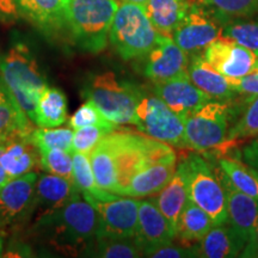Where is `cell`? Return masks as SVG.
Masks as SVG:
<instances>
[{"label":"cell","mask_w":258,"mask_h":258,"mask_svg":"<svg viewBox=\"0 0 258 258\" xmlns=\"http://www.w3.org/2000/svg\"><path fill=\"white\" fill-rule=\"evenodd\" d=\"M32 227L56 250L77 254L95 246L98 213L78 195L62 208L38 219Z\"/></svg>","instance_id":"1"},{"label":"cell","mask_w":258,"mask_h":258,"mask_svg":"<svg viewBox=\"0 0 258 258\" xmlns=\"http://www.w3.org/2000/svg\"><path fill=\"white\" fill-rule=\"evenodd\" d=\"M243 104L212 99L184 118L185 148L206 152L225 147L230 129L239 116Z\"/></svg>","instance_id":"2"},{"label":"cell","mask_w":258,"mask_h":258,"mask_svg":"<svg viewBox=\"0 0 258 258\" xmlns=\"http://www.w3.org/2000/svg\"><path fill=\"white\" fill-rule=\"evenodd\" d=\"M0 78L22 110L34 122L35 108L47 82L36 59L23 43H16L0 56Z\"/></svg>","instance_id":"3"},{"label":"cell","mask_w":258,"mask_h":258,"mask_svg":"<svg viewBox=\"0 0 258 258\" xmlns=\"http://www.w3.org/2000/svg\"><path fill=\"white\" fill-rule=\"evenodd\" d=\"M120 4V0H71L69 34L74 44L92 54L104 50Z\"/></svg>","instance_id":"4"},{"label":"cell","mask_w":258,"mask_h":258,"mask_svg":"<svg viewBox=\"0 0 258 258\" xmlns=\"http://www.w3.org/2000/svg\"><path fill=\"white\" fill-rule=\"evenodd\" d=\"M160 36L144 6L121 3L112 21L109 41L122 59H141L156 46Z\"/></svg>","instance_id":"5"},{"label":"cell","mask_w":258,"mask_h":258,"mask_svg":"<svg viewBox=\"0 0 258 258\" xmlns=\"http://www.w3.org/2000/svg\"><path fill=\"white\" fill-rule=\"evenodd\" d=\"M144 90L117 78L114 72L92 77L84 90L86 99L95 104L112 123L133 124L135 108Z\"/></svg>","instance_id":"6"},{"label":"cell","mask_w":258,"mask_h":258,"mask_svg":"<svg viewBox=\"0 0 258 258\" xmlns=\"http://www.w3.org/2000/svg\"><path fill=\"white\" fill-rule=\"evenodd\" d=\"M184 161L188 170L189 200L207 213L214 225L227 222L226 195L218 169L198 153L189 154Z\"/></svg>","instance_id":"7"},{"label":"cell","mask_w":258,"mask_h":258,"mask_svg":"<svg viewBox=\"0 0 258 258\" xmlns=\"http://www.w3.org/2000/svg\"><path fill=\"white\" fill-rule=\"evenodd\" d=\"M133 124L147 137L170 146L185 148L184 121L154 93H141L135 108Z\"/></svg>","instance_id":"8"},{"label":"cell","mask_w":258,"mask_h":258,"mask_svg":"<svg viewBox=\"0 0 258 258\" xmlns=\"http://www.w3.org/2000/svg\"><path fill=\"white\" fill-rule=\"evenodd\" d=\"M222 30L224 24L212 11L201 3H191L171 37L190 56L202 54L213 41L221 36Z\"/></svg>","instance_id":"9"},{"label":"cell","mask_w":258,"mask_h":258,"mask_svg":"<svg viewBox=\"0 0 258 258\" xmlns=\"http://www.w3.org/2000/svg\"><path fill=\"white\" fill-rule=\"evenodd\" d=\"M98 213L97 238H134L138 227L139 200L118 196L112 200L84 198Z\"/></svg>","instance_id":"10"},{"label":"cell","mask_w":258,"mask_h":258,"mask_svg":"<svg viewBox=\"0 0 258 258\" xmlns=\"http://www.w3.org/2000/svg\"><path fill=\"white\" fill-rule=\"evenodd\" d=\"M202 55L215 70L230 79L240 78L256 69L257 54L224 35L213 41Z\"/></svg>","instance_id":"11"},{"label":"cell","mask_w":258,"mask_h":258,"mask_svg":"<svg viewBox=\"0 0 258 258\" xmlns=\"http://www.w3.org/2000/svg\"><path fill=\"white\" fill-rule=\"evenodd\" d=\"M144 74L153 84L163 83L185 73L189 55L171 36L161 35L157 44L144 57Z\"/></svg>","instance_id":"12"},{"label":"cell","mask_w":258,"mask_h":258,"mask_svg":"<svg viewBox=\"0 0 258 258\" xmlns=\"http://www.w3.org/2000/svg\"><path fill=\"white\" fill-rule=\"evenodd\" d=\"M72 179L56 175H41L35 183L32 200L28 214L35 222L44 215L62 208L79 195Z\"/></svg>","instance_id":"13"},{"label":"cell","mask_w":258,"mask_h":258,"mask_svg":"<svg viewBox=\"0 0 258 258\" xmlns=\"http://www.w3.org/2000/svg\"><path fill=\"white\" fill-rule=\"evenodd\" d=\"M153 93L182 120L213 99L194 85L186 72L166 82L153 84Z\"/></svg>","instance_id":"14"},{"label":"cell","mask_w":258,"mask_h":258,"mask_svg":"<svg viewBox=\"0 0 258 258\" xmlns=\"http://www.w3.org/2000/svg\"><path fill=\"white\" fill-rule=\"evenodd\" d=\"M135 240L144 252L159 245L172 243L176 239V230L164 217L151 199L139 202L138 227Z\"/></svg>","instance_id":"15"},{"label":"cell","mask_w":258,"mask_h":258,"mask_svg":"<svg viewBox=\"0 0 258 258\" xmlns=\"http://www.w3.org/2000/svg\"><path fill=\"white\" fill-rule=\"evenodd\" d=\"M37 177V173L31 171L10 179L0 188V228L9 227L22 215L28 214Z\"/></svg>","instance_id":"16"},{"label":"cell","mask_w":258,"mask_h":258,"mask_svg":"<svg viewBox=\"0 0 258 258\" xmlns=\"http://www.w3.org/2000/svg\"><path fill=\"white\" fill-rule=\"evenodd\" d=\"M218 171L226 195L227 222L247 243L258 220V200L234 188L221 170Z\"/></svg>","instance_id":"17"},{"label":"cell","mask_w":258,"mask_h":258,"mask_svg":"<svg viewBox=\"0 0 258 258\" xmlns=\"http://www.w3.org/2000/svg\"><path fill=\"white\" fill-rule=\"evenodd\" d=\"M0 164L10 179L31 172L40 165V152L30 135L18 134L0 140Z\"/></svg>","instance_id":"18"},{"label":"cell","mask_w":258,"mask_h":258,"mask_svg":"<svg viewBox=\"0 0 258 258\" xmlns=\"http://www.w3.org/2000/svg\"><path fill=\"white\" fill-rule=\"evenodd\" d=\"M71 0H17L22 14L41 30L55 34L69 31V9Z\"/></svg>","instance_id":"19"},{"label":"cell","mask_w":258,"mask_h":258,"mask_svg":"<svg viewBox=\"0 0 258 258\" xmlns=\"http://www.w3.org/2000/svg\"><path fill=\"white\" fill-rule=\"evenodd\" d=\"M151 200L176 230L180 213L189 200L188 170L184 159L177 164L171 179Z\"/></svg>","instance_id":"20"},{"label":"cell","mask_w":258,"mask_h":258,"mask_svg":"<svg viewBox=\"0 0 258 258\" xmlns=\"http://www.w3.org/2000/svg\"><path fill=\"white\" fill-rule=\"evenodd\" d=\"M190 80L195 86L207 93L217 101H232L238 93L231 88L230 80L224 74L217 71L202 54L189 56V64L186 69Z\"/></svg>","instance_id":"21"},{"label":"cell","mask_w":258,"mask_h":258,"mask_svg":"<svg viewBox=\"0 0 258 258\" xmlns=\"http://www.w3.org/2000/svg\"><path fill=\"white\" fill-rule=\"evenodd\" d=\"M177 167V158H169L139 170L132 176L124 186L121 196L141 199L153 196L166 184L173 176Z\"/></svg>","instance_id":"22"},{"label":"cell","mask_w":258,"mask_h":258,"mask_svg":"<svg viewBox=\"0 0 258 258\" xmlns=\"http://www.w3.org/2000/svg\"><path fill=\"white\" fill-rule=\"evenodd\" d=\"M198 257L233 258L240 257L246 241L240 237L228 222L213 225L201 240L195 243Z\"/></svg>","instance_id":"23"},{"label":"cell","mask_w":258,"mask_h":258,"mask_svg":"<svg viewBox=\"0 0 258 258\" xmlns=\"http://www.w3.org/2000/svg\"><path fill=\"white\" fill-rule=\"evenodd\" d=\"M0 78V140L14 135H31L34 125Z\"/></svg>","instance_id":"24"},{"label":"cell","mask_w":258,"mask_h":258,"mask_svg":"<svg viewBox=\"0 0 258 258\" xmlns=\"http://www.w3.org/2000/svg\"><path fill=\"white\" fill-rule=\"evenodd\" d=\"M190 4V0H148L144 8L156 30L171 36L184 18Z\"/></svg>","instance_id":"25"},{"label":"cell","mask_w":258,"mask_h":258,"mask_svg":"<svg viewBox=\"0 0 258 258\" xmlns=\"http://www.w3.org/2000/svg\"><path fill=\"white\" fill-rule=\"evenodd\" d=\"M66 120V96L61 90L47 86L35 108L34 123L41 128H56L63 124Z\"/></svg>","instance_id":"26"},{"label":"cell","mask_w":258,"mask_h":258,"mask_svg":"<svg viewBox=\"0 0 258 258\" xmlns=\"http://www.w3.org/2000/svg\"><path fill=\"white\" fill-rule=\"evenodd\" d=\"M213 225L214 222L207 213L191 200H188L177 222L176 235L184 243H198L211 230Z\"/></svg>","instance_id":"27"},{"label":"cell","mask_w":258,"mask_h":258,"mask_svg":"<svg viewBox=\"0 0 258 258\" xmlns=\"http://www.w3.org/2000/svg\"><path fill=\"white\" fill-rule=\"evenodd\" d=\"M72 182L83 198H92L104 201L120 196L99 188L93 175L89 153H73Z\"/></svg>","instance_id":"28"},{"label":"cell","mask_w":258,"mask_h":258,"mask_svg":"<svg viewBox=\"0 0 258 258\" xmlns=\"http://www.w3.org/2000/svg\"><path fill=\"white\" fill-rule=\"evenodd\" d=\"M218 164L219 169L234 188L258 200V173L252 167L243 159L232 157H219Z\"/></svg>","instance_id":"29"},{"label":"cell","mask_w":258,"mask_h":258,"mask_svg":"<svg viewBox=\"0 0 258 258\" xmlns=\"http://www.w3.org/2000/svg\"><path fill=\"white\" fill-rule=\"evenodd\" d=\"M241 104L243 109L230 129L224 148H228L238 140L258 137V96L245 97Z\"/></svg>","instance_id":"30"},{"label":"cell","mask_w":258,"mask_h":258,"mask_svg":"<svg viewBox=\"0 0 258 258\" xmlns=\"http://www.w3.org/2000/svg\"><path fill=\"white\" fill-rule=\"evenodd\" d=\"M199 3L212 11L224 25L232 19L258 15V0H199Z\"/></svg>","instance_id":"31"},{"label":"cell","mask_w":258,"mask_h":258,"mask_svg":"<svg viewBox=\"0 0 258 258\" xmlns=\"http://www.w3.org/2000/svg\"><path fill=\"white\" fill-rule=\"evenodd\" d=\"M95 256L103 258H137L143 251L135 238H97Z\"/></svg>","instance_id":"32"},{"label":"cell","mask_w":258,"mask_h":258,"mask_svg":"<svg viewBox=\"0 0 258 258\" xmlns=\"http://www.w3.org/2000/svg\"><path fill=\"white\" fill-rule=\"evenodd\" d=\"M222 35L249 48L258 55V17L232 19L224 25Z\"/></svg>","instance_id":"33"},{"label":"cell","mask_w":258,"mask_h":258,"mask_svg":"<svg viewBox=\"0 0 258 258\" xmlns=\"http://www.w3.org/2000/svg\"><path fill=\"white\" fill-rule=\"evenodd\" d=\"M73 133L72 128L49 129L40 127L38 129H34L30 135V140L38 151L59 148V150L71 152Z\"/></svg>","instance_id":"34"},{"label":"cell","mask_w":258,"mask_h":258,"mask_svg":"<svg viewBox=\"0 0 258 258\" xmlns=\"http://www.w3.org/2000/svg\"><path fill=\"white\" fill-rule=\"evenodd\" d=\"M40 152V166L51 175H56L63 178L72 179L73 154L70 151L53 150L38 151Z\"/></svg>","instance_id":"35"},{"label":"cell","mask_w":258,"mask_h":258,"mask_svg":"<svg viewBox=\"0 0 258 258\" xmlns=\"http://www.w3.org/2000/svg\"><path fill=\"white\" fill-rule=\"evenodd\" d=\"M70 128L76 129L82 127H88V125H98V127H104L116 131L118 125L109 121L104 115L102 114L97 106L91 102H86L80 106V108L72 115L69 121Z\"/></svg>","instance_id":"36"},{"label":"cell","mask_w":258,"mask_h":258,"mask_svg":"<svg viewBox=\"0 0 258 258\" xmlns=\"http://www.w3.org/2000/svg\"><path fill=\"white\" fill-rule=\"evenodd\" d=\"M112 132V129L98 127V125H88L74 131L71 153H90L96 145Z\"/></svg>","instance_id":"37"},{"label":"cell","mask_w":258,"mask_h":258,"mask_svg":"<svg viewBox=\"0 0 258 258\" xmlns=\"http://www.w3.org/2000/svg\"><path fill=\"white\" fill-rule=\"evenodd\" d=\"M145 257L152 258H196L198 257V249L196 245L191 246H182L175 243H169L152 247L144 252Z\"/></svg>","instance_id":"38"},{"label":"cell","mask_w":258,"mask_h":258,"mask_svg":"<svg viewBox=\"0 0 258 258\" xmlns=\"http://www.w3.org/2000/svg\"><path fill=\"white\" fill-rule=\"evenodd\" d=\"M231 88L238 93V96L254 97L258 96V72L253 71L240 78L230 79Z\"/></svg>","instance_id":"39"},{"label":"cell","mask_w":258,"mask_h":258,"mask_svg":"<svg viewBox=\"0 0 258 258\" xmlns=\"http://www.w3.org/2000/svg\"><path fill=\"white\" fill-rule=\"evenodd\" d=\"M241 159L258 173V137L253 138L241 150Z\"/></svg>","instance_id":"40"},{"label":"cell","mask_w":258,"mask_h":258,"mask_svg":"<svg viewBox=\"0 0 258 258\" xmlns=\"http://www.w3.org/2000/svg\"><path fill=\"white\" fill-rule=\"evenodd\" d=\"M19 17V9L16 0H0V22L10 23Z\"/></svg>","instance_id":"41"},{"label":"cell","mask_w":258,"mask_h":258,"mask_svg":"<svg viewBox=\"0 0 258 258\" xmlns=\"http://www.w3.org/2000/svg\"><path fill=\"white\" fill-rule=\"evenodd\" d=\"M240 257L258 258V220L249 241H247L246 245H245L244 250L241 251Z\"/></svg>","instance_id":"42"},{"label":"cell","mask_w":258,"mask_h":258,"mask_svg":"<svg viewBox=\"0 0 258 258\" xmlns=\"http://www.w3.org/2000/svg\"><path fill=\"white\" fill-rule=\"evenodd\" d=\"M10 180V177L8 176V173L5 172L4 167L2 166V164H0V188L2 186H4L6 183H8Z\"/></svg>","instance_id":"43"},{"label":"cell","mask_w":258,"mask_h":258,"mask_svg":"<svg viewBox=\"0 0 258 258\" xmlns=\"http://www.w3.org/2000/svg\"><path fill=\"white\" fill-rule=\"evenodd\" d=\"M121 3H132V4H137V5H141L144 6L148 0H120Z\"/></svg>","instance_id":"44"},{"label":"cell","mask_w":258,"mask_h":258,"mask_svg":"<svg viewBox=\"0 0 258 258\" xmlns=\"http://www.w3.org/2000/svg\"><path fill=\"white\" fill-rule=\"evenodd\" d=\"M3 250H4V244H3V239L0 237V257L3 256Z\"/></svg>","instance_id":"45"},{"label":"cell","mask_w":258,"mask_h":258,"mask_svg":"<svg viewBox=\"0 0 258 258\" xmlns=\"http://www.w3.org/2000/svg\"><path fill=\"white\" fill-rule=\"evenodd\" d=\"M254 71H257V72H258V55H257V62H256V69H254Z\"/></svg>","instance_id":"46"},{"label":"cell","mask_w":258,"mask_h":258,"mask_svg":"<svg viewBox=\"0 0 258 258\" xmlns=\"http://www.w3.org/2000/svg\"><path fill=\"white\" fill-rule=\"evenodd\" d=\"M16 2H17V0H16Z\"/></svg>","instance_id":"47"}]
</instances>
